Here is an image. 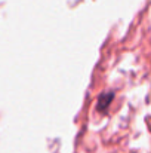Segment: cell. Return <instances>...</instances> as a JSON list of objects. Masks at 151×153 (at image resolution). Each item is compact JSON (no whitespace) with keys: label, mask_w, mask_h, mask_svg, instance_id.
I'll return each instance as SVG.
<instances>
[{"label":"cell","mask_w":151,"mask_h":153,"mask_svg":"<svg viewBox=\"0 0 151 153\" xmlns=\"http://www.w3.org/2000/svg\"><path fill=\"white\" fill-rule=\"evenodd\" d=\"M113 101V94H105V95H101L99 101H98V108L99 110H107V107L110 105V102Z\"/></svg>","instance_id":"6da1fadb"}]
</instances>
